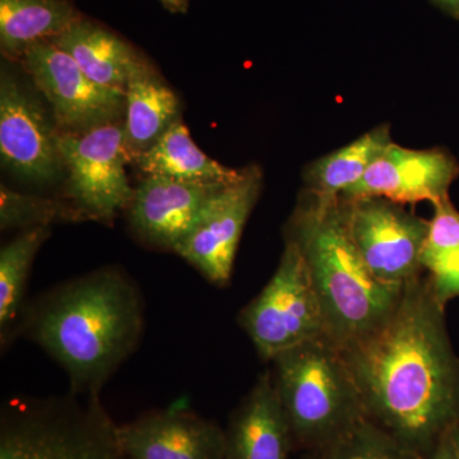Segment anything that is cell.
<instances>
[{
	"mask_svg": "<svg viewBox=\"0 0 459 459\" xmlns=\"http://www.w3.org/2000/svg\"><path fill=\"white\" fill-rule=\"evenodd\" d=\"M341 351L367 418L413 451L430 458L459 427V359L427 274L404 286L379 328Z\"/></svg>",
	"mask_w": 459,
	"mask_h": 459,
	"instance_id": "obj_1",
	"label": "cell"
},
{
	"mask_svg": "<svg viewBox=\"0 0 459 459\" xmlns=\"http://www.w3.org/2000/svg\"><path fill=\"white\" fill-rule=\"evenodd\" d=\"M143 331L140 286L122 268L105 265L25 304L13 337L38 344L57 362L71 394L100 397L140 346Z\"/></svg>",
	"mask_w": 459,
	"mask_h": 459,
	"instance_id": "obj_2",
	"label": "cell"
},
{
	"mask_svg": "<svg viewBox=\"0 0 459 459\" xmlns=\"http://www.w3.org/2000/svg\"><path fill=\"white\" fill-rule=\"evenodd\" d=\"M286 238L303 253L325 320V337L343 350L379 328L394 312L403 289L373 276L353 246L340 195L305 192L290 220Z\"/></svg>",
	"mask_w": 459,
	"mask_h": 459,
	"instance_id": "obj_3",
	"label": "cell"
},
{
	"mask_svg": "<svg viewBox=\"0 0 459 459\" xmlns=\"http://www.w3.org/2000/svg\"><path fill=\"white\" fill-rule=\"evenodd\" d=\"M272 362V377L295 449L322 448L367 419L342 351L328 338L298 344Z\"/></svg>",
	"mask_w": 459,
	"mask_h": 459,
	"instance_id": "obj_4",
	"label": "cell"
},
{
	"mask_svg": "<svg viewBox=\"0 0 459 459\" xmlns=\"http://www.w3.org/2000/svg\"><path fill=\"white\" fill-rule=\"evenodd\" d=\"M0 459H126L100 397L14 400L0 421Z\"/></svg>",
	"mask_w": 459,
	"mask_h": 459,
	"instance_id": "obj_5",
	"label": "cell"
},
{
	"mask_svg": "<svg viewBox=\"0 0 459 459\" xmlns=\"http://www.w3.org/2000/svg\"><path fill=\"white\" fill-rule=\"evenodd\" d=\"M238 325L263 360L325 336V320L309 268L298 244L286 238L279 267L238 313Z\"/></svg>",
	"mask_w": 459,
	"mask_h": 459,
	"instance_id": "obj_6",
	"label": "cell"
},
{
	"mask_svg": "<svg viewBox=\"0 0 459 459\" xmlns=\"http://www.w3.org/2000/svg\"><path fill=\"white\" fill-rule=\"evenodd\" d=\"M56 140L66 171L65 195L74 210L84 219L113 221L134 195L126 177L131 159L122 119L83 132L57 131Z\"/></svg>",
	"mask_w": 459,
	"mask_h": 459,
	"instance_id": "obj_7",
	"label": "cell"
},
{
	"mask_svg": "<svg viewBox=\"0 0 459 459\" xmlns=\"http://www.w3.org/2000/svg\"><path fill=\"white\" fill-rule=\"evenodd\" d=\"M340 198L353 246L377 280L403 289L424 273L427 220L385 198Z\"/></svg>",
	"mask_w": 459,
	"mask_h": 459,
	"instance_id": "obj_8",
	"label": "cell"
},
{
	"mask_svg": "<svg viewBox=\"0 0 459 459\" xmlns=\"http://www.w3.org/2000/svg\"><path fill=\"white\" fill-rule=\"evenodd\" d=\"M21 63L49 104L59 132L87 131L119 120L126 111V93L93 82L51 41L33 45Z\"/></svg>",
	"mask_w": 459,
	"mask_h": 459,
	"instance_id": "obj_9",
	"label": "cell"
},
{
	"mask_svg": "<svg viewBox=\"0 0 459 459\" xmlns=\"http://www.w3.org/2000/svg\"><path fill=\"white\" fill-rule=\"evenodd\" d=\"M57 128L40 100L2 66L0 74V156L3 166L29 183H54L65 166Z\"/></svg>",
	"mask_w": 459,
	"mask_h": 459,
	"instance_id": "obj_10",
	"label": "cell"
},
{
	"mask_svg": "<svg viewBox=\"0 0 459 459\" xmlns=\"http://www.w3.org/2000/svg\"><path fill=\"white\" fill-rule=\"evenodd\" d=\"M261 188L262 171L258 166H247L240 179L213 195L197 225L175 247L178 255L214 286H228L231 280L238 243Z\"/></svg>",
	"mask_w": 459,
	"mask_h": 459,
	"instance_id": "obj_11",
	"label": "cell"
},
{
	"mask_svg": "<svg viewBox=\"0 0 459 459\" xmlns=\"http://www.w3.org/2000/svg\"><path fill=\"white\" fill-rule=\"evenodd\" d=\"M459 174L457 160L442 150H410L392 144L367 174L341 197L385 198L398 204L449 198Z\"/></svg>",
	"mask_w": 459,
	"mask_h": 459,
	"instance_id": "obj_12",
	"label": "cell"
},
{
	"mask_svg": "<svg viewBox=\"0 0 459 459\" xmlns=\"http://www.w3.org/2000/svg\"><path fill=\"white\" fill-rule=\"evenodd\" d=\"M117 440L126 459H225V429L186 407L117 425Z\"/></svg>",
	"mask_w": 459,
	"mask_h": 459,
	"instance_id": "obj_13",
	"label": "cell"
},
{
	"mask_svg": "<svg viewBox=\"0 0 459 459\" xmlns=\"http://www.w3.org/2000/svg\"><path fill=\"white\" fill-rule=\"evenodd\" d=\"M223 186L147 175L128 207L131 228L148 246L174 252Z\"/></svg>",
	"mask_w": 459,
	"mask_h": 459,
	"instance_id": "obj_14",
	"label": "cell"
},
{
	"mask_svg": "<svg viewBox=\"0 0 459 459\" xmlns=\"http://www.w3.org/2000/svg\"><path fill=\"white\" fill-rule=\"evenodd\" d=\"M225 431V459H289L294 439L271 371L258 377Z\"/></svg>",
	"mask_w": 459,
	"mask_h": 459,
	"instance_id": "obj_15",
	"label": "cell"
},
{
	"mask_svg": "<svg viewBox=\"0 0 459 459\" xmlns=\"http://www.w3.org/2000/svg\"><path fill=\"white\" fill-rule=\"evenodd\" d=\"M179 99L140 53L133 57L126 87V146L129 159L143 152L180 119Z\"/></svg>",
	"mask_w": 459,
	"mask_h": 459,
	"instance_id": "obj_16",
	"label": "cell"
},
{
	"mask_svg": "<svg viewBox=\"0 0 459 459\" xmlns=\"http://www.w3.org/2000/svg\"><path fill=\"white\" fill-rule=\"evenodd\" d=\"M50 41L65 51L93 82L126 93L129 65L138 51L110 30L81 16Z\"/></svg>",
	"mask_w": 459,
	"mask_h": 459,
	"instance_id": "obj_17",
	"label": "cell"
},
{
	"mask_svg": "<svg viewBox=\"0 0 459 459\" xmlns=\"http://www.w3.org/2000/svg\"><path fill=\"white\" fill-rule=\"evenodd\" d=\"M146 175L205 184H229L240 179L247 168L231 169L205 155L190 137L188 128L178 120L143 152L133 156Z\"/></svg>",
	"mask_w": 459,
	"mask_h": 459,
	"instance_id": "obj_18",
	"label": "cell"
},
{
	"mask_svg": "<svg viewBox=\"0 0 459 459\" xmlns=\"http://www.w3.org/2000/svg\"><path fill=\"white\" fill-rule=\"evenodd\" d=\"M81 18L71 0H0V49L21 60L33 45L50 41Z\"/></svg>",
	"mask_w": 459,
	"mask_h": 459,
	"instance_id": "obj_19",
	"label": "cell"
},
{
	"mask_svg": "<svg viewBox=\"0 0 459 459\" xmlns=\"http://www.w3.org/2000/svg\"><path fill=\"white\" fill-rule=\"evenodd\" d=\"M394 143L389 124H380L347 146L320 157L305 170L307 193L338 197L355 186Z\"/></svg>",
	"mask_w": 459,
	"mask_h": 459,
	"instance_id": "obj_20",
	"label": "cell"
},
{
	"mask_svg": "<svg viewBox=\"0 0 459 459\" xmlns=\"http://www.w3.org/2000/svg\"><path fill=\"white\" fill-rule=\"evenodd\" d=\"M49 228L25 230L0 252V340L7 347L25 307L27 280Z\"/></svg>",
	"mask_w": 459,
	"mask_h": 459,
	"instance_id": "obj_21",
	"label": "cell"
},
{
	"mask_svg": "<svg viewBox=\"0 0 459 459\" xmlns=\"http://www.w3.org/2000/svg\"><path fill=\"white\" fill-rule=\"evenodd\" d=\"M429 223L422 270L427 272L437 300L446 307L459 298V212L451 199L434 204V216Z\"/></svg>",
	"mask_w": 459,
	"mask_h": 459,
	"instance_id": "obj_22",
	"label": "cell"
},
{
	"mask_svg": "<svg viewBox=\"0 0 459 459\" xmlns=\"http://www.w3.org/2000/svg\"><path fill=\"white\" fill-rule=\"evenodd\" d=\"M303 459H429L369 419L361 420L333 442L304 452Z\"/></svg>",
	"mask_w": 459,
	"mask_h": 459,
	"instance_id": "obj_23",
	"label": "cell"
},
{
	"mask_svg": "<svg viewBox=\"0 0 459 459\" xmlns=\"http://www.w3.org/2000/svg\"><path fill=\"white\" fill-rule=\"evenodd\" d=\"M82 219L74 205L54 199L21 195L5 186H0V228H49L62 220Z\"/></svg>",
	"mask_w": 459,
	"mask_h": 459,
	"instance_id": "obj_24",
	"label": "cell"
},
{
	"mask_svg": "<svg viewBox=\"0 0 459 459\" xmlns=\"http://www.w3.org/2000/svg\"><path fill=\"white\" fill-rule=\"evenodd\" d=\"M429 459H459L451 440V434L444 437Z\"/></svg>",
	"mask_w": 459,
	"mask_h": 459,
	"instance_id": "obj_25",
	"label": "cell"
},
{
	"mask_svg": "<svg viewBox=\"0 0 459 459\" xmlns=\"http://www.w3.org/2000/svg\"><path fill=\"white\" fill-rule=\"evenodd\" d=\"M172 13H186L188 11L189 0H159Z\"/></svg>",
	"mask_w": 459,
	"mask_h": 459,
	"instance_id": "obj_26",
	"label": "cell"
},
{
	"mask_svg": "<svg viewBox=\"0 0 459 459\" xmlns=\"http://www.w3.org/2000/svg\"><path fill=\"white\" fill-rule=\"evenodd\" d=\"M435 2L446 8V11L451 12L455 16L459 17V0H435Z\"/></svg>",
	"mask_w": 459,
	"mask_h": 459,
	"instance_id": "obj_27",
	"label": "cell"
},
{
	"mask_svg": "<svg viewBox=\"0 0 459 459\" xmlns=\"http://www.w3.org/2000/svg\"><path fill=\"white\" fill-rule=\"evenodd\" d=\"M451 440L453 446H455V452H457L459 457V427L455 428L451 433Z\"/></svg>",
	"mask_w": 459,
	"mask_h": 459,
	"instance_id": "obj_28",
	"label": "cell"
}]
</instances>
